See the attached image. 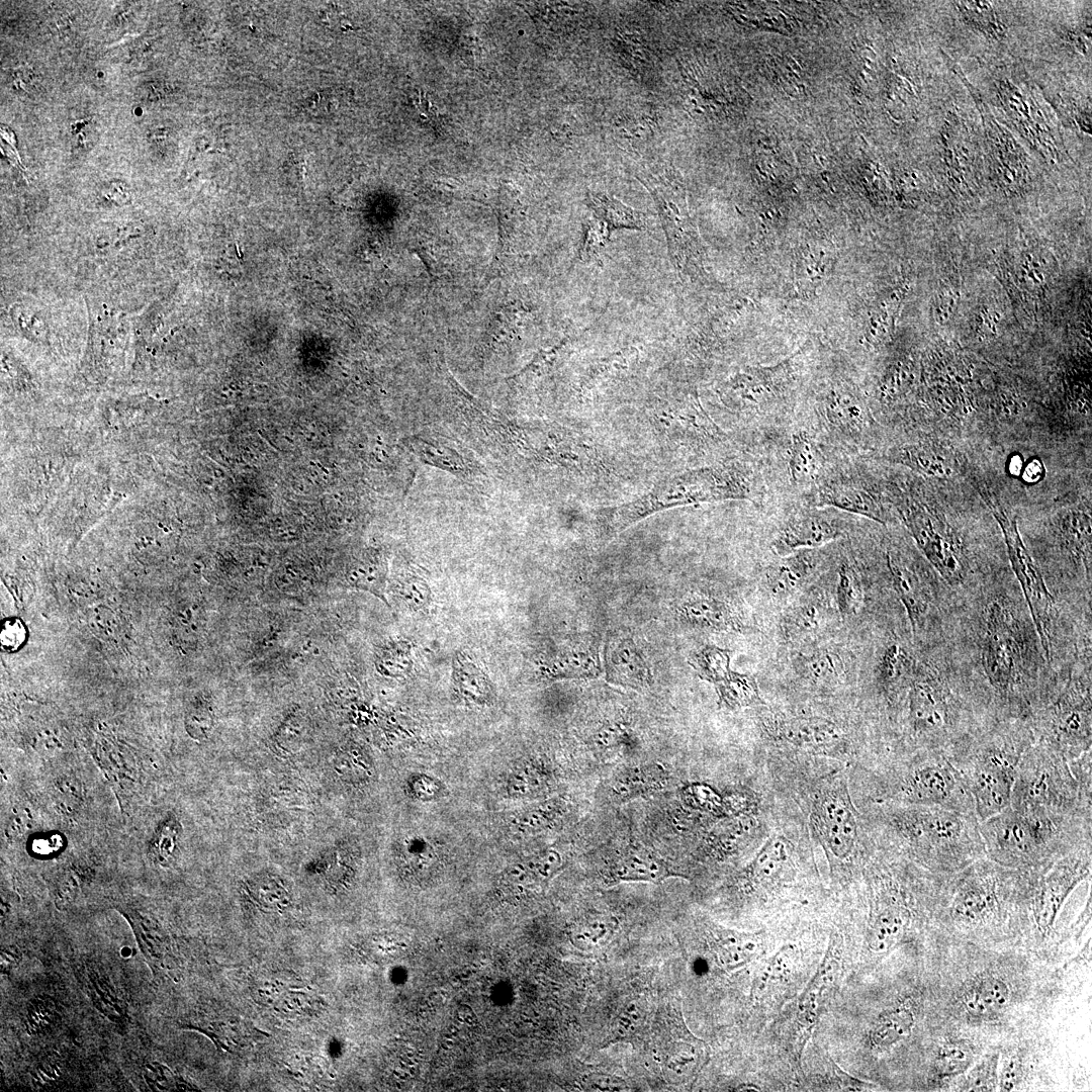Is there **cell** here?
Masks as SVG:
<instances>
[{
	"mask_svg": "<svg viewBox=\"0 0 1092 1092\" xmlns=\"http://www.w3.org/2000/svg\"><path fill=\"white\" fill-rule=\"evenodd\" d=\"M1042 472L1041 463L1037 459H1033L1023 468L1022 476L1026 482H1035L1041 477Z\"/></svg>",
	"mask_w": 1092,
	"mask_h": 1092,
	"instance_id": "9f6ffc18",
	"label": "cell"
},
{
	"mask_svg": "<svg viewBox=\"0 0 1092 1092\" xmlns=\"http://www.w3.org/2000/svg\"><path fill=\"white\" fill-rule=\"evenodd\" d=\"M912 666L908 653L899 643L893 642L886 646L878 666V678L888 695H893L906 676H910Z\"/></svg>",
	"mask_w": 1092,
	"mask_h": 1092,
	"instance_id": "b9f144b4",
	"label": "cell"
},
{
	"mask_svg": "<svg viewBox=\"0 0 1092 1092\" xmlns=\"http://www.w3.org/2000/svg\"><path fill=\"white\" fill-rule=\"evenodd\" d=\"M453 681L457 693L468 701L483 704L491 698L489 678L461 652L453 659Z\"/></svg>",
	"mask_w": 1092,
	"mask_h": 1092,
	"instance_id": "74e56055",
	"label": "cell"
},
{
	"mask_svg": "<svg viewBox=\"0 0 1092 1092\" xmlns=\"http://www.w3.org/2000/svg\"><path fill=\"white\" fill-rule=\"evenodd\" d=\"M790 861L789 843L782 836L769 838L749 863L748 880L760 887L779 883L787 873Z\"/></svg>",
	"mask_w": 1092,
	"mask_h": 1092,
	"instance_id": "1f68e13d",
	"label": "cell"
},
{
	"mask_svg": "<svg viewBox=\"0 0 1092 1092\" xmlns=\"http://www.w3.org/2000/svg\"><path fill=\"white\" fill-rule=\"evenodd\" d=\"M730 661V650L715 645H705L690 656L689 664L701 679L715 686L732 670Z\"/></svg>",
	"mask_w": 1092,
	"mask_h": 1092,
	"instance_id": "60d3db41",
	"label": "cell"
},
{
	"mask_svg": "<svg viewBox=\"0 0 1092 1092\" xmlns=\"http://www.w3.org/2000/svg\"><path fill=\"white\" fill-rule=\"evenodd\" d=\"M754 489L746 470L712 466L691 470L660 483L637 502L616 509L607 517V530L619 533L630 524L670 507L726 499H751Z\"/></svg>",
	"mask_w": 1092,
	"mask_h": 1092,
	"instance_id": "52a82bcc",
	"label": "cell"
},
{
	"mask_svg": "<svg viewBox=\"0 0 1092 1092\" xmlns=\"http://www.w3.org/2000/svg\"><path fill=\"white\" fill-rule=\"evenodd\" d=\"M834 617L826 596L820 589H809L786 610L781 628L788 641H811L827 631Z\"/></svg>",
	"mask_w": 1092,
	"mask_h": 1092,
	"instance_id": "d6986e66",
	"label": "cell"
},
{
	"mask_svg": "<svg viewBox=\"0 0 1092 1092\" xmlns=\"http://www.w3.org/2000/svg\"><path fill=\"white\" fill-rule=\"evenodd\" d=\"M979 491L1002 530L1011 567L1019 581L1042 649L1049 659L1056 620L1053 596L1021 540L1016 519L1010 516L989 489L981 486Z\"/></svg>",
	"mask_w": 1092,
	"mask_h": 1092,
	"instance_id": "9c48e42d",
	"label": "cell"
},
{
	"mask_svg": "<svg viewBox=\"0 0 1092 1092\" xmlns=\"http://www.w3.org/2000/svg\"><path fill=\"white\" fill-rule=\"evenodd\" d=\"M339 97L340 93L336 91L322 90L307 100L308 108L314 115L331 114L340 105Z\"/></svg>",
	"mask_w": 1092,
	"mask_h": 1092,
	"instance_id": "f5cc1de1",
	"label": "cell"
},
{
	"mask_svg": "<svg viewBox=\"0 0 1092 1092\" xmlns=\"http://www.w3.org/2000/svg\"><path fill=\"white\" fill-rule=\"evenodd\" d=\"M897 511L918 548L949 584L961 583L967 563L961 542L944 517L913 495L897 497Z\"/></svg>",
	"mask_w": 1092,
	"mask_h": 1092,
	"instance_id": "30bf717a",
	"label": "cell"
},
{
	"mask_svg": "<svg viewBox=\"0 0 1092 1092\" xmlns=\"http://www.w3.org/2000/svg\"><path fill=\"white\" fill-rule=\"evenodd\" d=\"M718 703L728 710L763 705L757 681L748 673L731 670L719 684L715 685Z\"/></svg>",
	"mask_w": 1092,
	"mask_h": 1092,
	"instance_id": "8d00e7d4",
	"label": "cell"
},
{
	"mask_svg": "<svg viewBox=\"0 0 1092 1092\" xmlns=\"http://www.w3.org/2000/svg\"><path fill=\"white\" fill-rule=\"evenodd\" d=\"M349 581L353 586L370 592L387 603L384 596L386 574L379 565L371 564L368 568L359 567L353 570L349 575Z\"/></svg>",
	"mask_w": 1092,
	"mask_h": 1092,
	"instance_id": "c3c4849f",
	"label": "cell"
},
{
	"mask_svg": "<svg viewBox=\"0 0 1092 1092\" xmlns=\"http://www.w3.org/2000/svg\"><path fill=\"white\" fill-rule=\"evenodd\" d=\"M819 562V554L814 549L782 556L765 570L763 587L769 597L778 601L793 597L811 579Z\"/></svg>",
	"mask_w": 1092,
	"mask_h": 1092,
	"instance_id": "44dd1931",
	"label": "cell"
},
{
	"mask_svg": "<svg viewBox=\"0 0 1092 1092\" xmlns=\"http://www.w3.org/2000/svg\"><path fill=\"white\" fill-rule=\"evenodd\" d=\"M863 604L862 582L851 562L841 561L836 583V608L841 619L856 615Z\"/></svg>",
	"mask_w": 1092,
	"mask_h": 1092,
	"instance_id": "f35d334b",
	"label": "cell"
},
{
	"mask_svg": "<svg viewBox=\"0 0 1092 1092\" xmlns=\"http://www.w3.org/2000/svg\"><path fill=\"white\" fill-rule=\"evenodd\" d=\"M1021 1065L1015 1056L1005 1057L998 1074L1000 1091H1011L1020 1082Z\"/></svg>",
	"mask_w": 1092,
	"mask_h": 1092,
	"instance_id": "816d5d0a",
	"label": "cell"
},
{
	"mask_svg": "<svg viewBox=\"0 0 1092 1092\" xmlns=\"http://www.w3.org/2000/svg\"><path fill=\"white\" fill-rule=\"evenodd\" d=\"M761 934L717 928L710 932V948L716 965L734 971L754 961L763 951Z\"/></svg>",
	"mask_w": 1092,
	"mask_h": 1092,
	"instance_id": "484cf974",
	"label": "cell"
},
{
	"mask_svg": "<svg viewBox=\"0 0 1092 1092\" xmlns=\"http://www.w3.org/2000/svg\"><path fill=\"white\" fill-rule=\"evenodd\" d=\"M876 890L868 929V947L874 953L890 950L912 922L913 899L893 877H883Z\"/></svg>",
	"mask_w": 1092,
	"mask_h": 1092,
	"instance_id": "5bb4252c",
	"label": "cell"
},
{
	"mask_svg": "<svg viewBox=\"0 0 1092 1092\" xmlns=\"http://www.w3.org/2000/svg\"><path fill=\"white\" fill-rule=\"evenodd\" d=\"M816 425L827 441L840 447H862L874 431V419L851 393L832 390L817 408Z\"/></svg>",
	"mask_w": 1092,
	"mask_h": 1092,
	"instance_id": "9a60e30c",
	"label": "cell"
},
{
	"mask_svg": "<svg viewBox=\"0 0 1092 1092\" xmlns=\"http://www.w3.org/2000/svg\"><path fill=\"white\" fill-rule=\"evenodd\" d=\"M801 951L795 943H786L760 966L752 984L751 1001L760 1009L780 1008L795 986Z\"/></svg>",
	"mask_w": 1092,
	"mask_h": 1092,
	"instance_id": "ac0fdd59",
	"label": "cell"
},
{
	"mask_svg": "<svg viewBox=\"0 0 1092 1092\" xmlns=\"http://www.w3.org/2000/svg\"><path fill=\"white\" fill-rule=\"evenodd\" d=\"M964 17L977 29L991 37H1000L1004 26L988 2L962 1L956 3Z\"/></svg>",
	"mask_w": 1092,
	"mask_h": 1092,
	"instance_id": "f6af8a7d",
	"label": "cell"
},
{
	"mask_svg": "<svg viewBox=\"0 0 1092 1092\" xmlns=\"http://www.w3.org/2000/svg\"><path fill=\"white\" fill-rule=\"evenodd\" d=\"M589 205L608 226L641 229L643 215L616 198L603 193H589Z\"/></svg>",
	"mask_w": 1092,
	"mask_h": 1092,
	"instance_id": "ab89813d",
	"label": "cell"
},
{
	"mask_svg": "<svg viewBox=\"0 0 1092 1092\" xmlns=\"http://www.w3.org/2000/svg\"><path fill=\"white\" fill-rule=\"evenodd\" d=\"M825 469L816 435L804 429L794 431L787 447V473L791 484L797 488L815 487Z\"/></svg>",
	"mask_w": 1092,
	"mask_h": 1092,
	"instance_id": "7402d4cb",
	"label": "cell"
},
{
	"mask_svg": "<svg viewBox=\"0 0 1092 1092\" xmlns=\"http://www.w3.org/2000/svg\"><path fill=\"white\" fill-rule=\"evenodd\" d=\"M909 754L879 777L874 788L877 798L975 814L960 771L943 753L919 750Z\"/></svg>",
	"mask_w": 1092,
	"mask_h": 1092,
	"instance_id": "8992f818",
	"label": "cell"
},
{
	"mask_svg": "<svg viewBox=\"0 0 1092 1092\" xmlns=\"http://www.w3.org/2000/svg\"><path fill=\"white\" fill-rule=\"evenodd\" d=\"M643 1008L640 1002H631L622 1010L614 1028L613 1040L629 1038L636 1033L643 1022Z\"/></svg>",
	"mask_w": 1092,
	"mask_h": 1092,
	"instance_id": "681fc988",
	"label": "cell"
},
{
	"mask_svg": "<svg viewBox=\"0 0 1092 1092\" xmlns=\"http://www.w3.org/2000/svg\"><path fill=\"white\" fill-rule=\"evenodd\" d=\"M875 820L889 845L930 868H963L985 856L975 814L893 803L882 807Z\"/></svg>",
	"mask_w": 1092,
	"mask_h": 1092,
	"instance_id": "6da1fadb",
	"label": "cell"
},
{
	"mask_svg": "<svg viewBox=\"0 0 1092 1092\" xmlns=\"http://www.w3.org/2000/svg\"><path fill=\"white\" fill-rule=\"evenodd\" d=\"M607 678L609 681L643 688L652 681L650 669L637 645L630 638L616 637L609 640L605 650Z\"/></svg>",
	"mask_w": 1092,
	"mask_h": 1092,
	"instance_id": "cb8c5ba5",
	"label": "cell"
},
{
	"mask_svg": "<svg viewBox=\"0 0 1092 1092\" xmlns=\"http://www.w3.org/2000/svg\"><path fill=\"white\" fill-rule=\"evenodd\" d=\"M842 949L841 936L833 933L821 963L797 999L794 1019L796 1059L801 1058L805 1043L835 994L842 972Z\"/></svg>",
	"mask_w": 1092,
	"mask_h": 1092,
	"instance_id": "7c38bea8",
	"label": "cell"
},
{
	"mask_svg": "<svg viewBox=\"0 0 1092 1092\" xmlns=\"http://www.w3.org/2000/svg\"><path fill=\"white\" fill-rule=\"evenodd\" d=\"M842 521L824 508L814 507L793 513L782 525L770 547L780 557L815 549L844 536Z\"/></svg>",
	"mask_w": 1092,
	"mask_h": 1092,
	"instance_id": "e0dca14e",
	"label": "cell"
},
{
	"mask_svg": "<svg viewBox=\"0 0 1092 1092\" xmlns=\"http://www.w3.org/2000/svg\"><path fill=\"white\" fill-rule=\"evenodd\" d=\"M56 839H58L56 836L39 838V839L35 840V844L33 845L32 849L35 852L41 853V854L51 853L52 851H55L59 847L58 844H54V843L51 844V842L55 841Z\"/></svg>",
	"mask_w": 1092,
	"mask_h": 1092,
	"instance_id": "6f0895ef",
	"label": "cell"
},
{
	"mask_svg": "<svg viewBox=\"0 0 1092 1092\" xmlns=\"http://www.w3.org/2000/svg\"><path fill=\"white\" fill-rule=\"evenodd\" d=\"M999 1054H991L982 1059L966 1077L961 1090L994 1091L998 1088Z\"/></svg>",
	"mask_w": 1092,
	"mask_h": 1092,
	"instance_id": "bcb514c9",
	"label": "cell"
},
{
	"mask_svg": "<svg viewBox=\"0 0 1092 1092\" xmlns=\"http://www.w3.org/2000/svg\"><path fill=\"white\" fill-rule=\"evenodd\" d=\"M1025 720L992 723L952 761L981 823L1010 806L1018 764L1035 742Z\"/></svg>",
	"mask_w": 1092,
	"mask_h": 1092,
	"instance_id": "3957f363",
	"label": "cell"
},
{
	"mask_svg": "<svg viewBox=\"0 0 1092 1092\" xmlns=\"http://www.w3.org/2000/svg\"><path fill=\"white\" fill-rule=\"evenodd\" d=\"M672 876L677 874L662 858L640 847L630 848L611 868L615 881L659 883Z\"/></svg>",
	"mask_w": 1092,
	"mask_h": 1092,
	"instance_id": "83f0119b",
	"label": "cell"
},
{
	"mask_svg": "<svg viewBox=\"0 0 1092 1092\" xmlns=\"http://www.w3.org/2000/svg\"><path fill=\"white\" fill-rule=\"evenodd\" d=\"M889 459L930 476H949L953 470V461L934 444H906L890 450Z\"/></svg>",
	"mask_w": 1092,
	"mask_h": 1092,
	"instance_id": "4dcf8cb0",
	"label": "cell"
},
{
	"mask_svg": "<svg viewBox=\"0 0 1092 1092\" xmlns=\"http://www.w3.org/2000/svg\"><path fill=\"white\" fill-rule=\"evenodd\" d=\"M815 507L838 509L886 524L890 514L880 492L842 471L825 469L815 486Z\"/></svg>",
	"mask_w": 1092,
	"mask_h": 1092,
	"instance_id": "2e32d148",
	"label": "cell"
},
{
	"mask_svg": "<svg viewBox=\"0 0 1092 1092\" xmlns=\"http://www.w3.org/2000/svg\"><path fill=\"white\" fill-rule=\"evenodd\" d=\"M812 825L826 849L835 857L848 858L858 841L856 813L846 785L836 779L817 797Z\"/></svg>",
	"mask_w": 1092,
	"mask_h": 1092,
	"instance_id": "4fadbf2b",
	"label": "cell"
},
{
	"mask_svg": "<svg viewBox=\"0 0 1092 1092\" xmlns=\"http://www.w3.org/2000/svg\"><path fill=\"white\" fill-rule=\"evenodd\" d=\"M1091 873V845L1079 847L1041 870L1032 894V915L1038 930L1048 934L1072 891Z\"/></svg>",
	"mask_w": 1092,
	"mask_h": 1092,
	"instance_id": "8fae6325",
	"label": "cell"
},
{
	"mask_svg": "<svg viewBox=\"0 0 1092 1092\" xmlns=\"http://www.w3.org/2000/svg\"><path fill=\"white\" fill-rule=\"evenodd\" d=\"M401 595L413 608L422 610L427 608L430 602V589L421 577H410L402 584Z\"/></svg>",
	"mask_w": 1092,
	"mask_h": 1092,
	"instance_id": "f907efd6",
	"label": "cell"
},
{
	"mask_svg": "<svg viewBox=\"0 0 1092 1092\" xmlns=\"http://www.w3.org/2000/svg\"><path fill=\"white\" fill-rule=\"evenodd\" d=\"M118 910L130 923L140 947L152 968H162L169 948L159 924L132 907L120 906Z\"/></svg>",
	"mask_w": 1092,
	"mask_h": 1092,
	"instance_id": "d590c367",
	"label": "cell"
},
{
	"mask_svg": "<svg viewBox=\"0 0 1092 1092\" xmlns=\"http://www.w3.org/2000/svg\"><path fill=\"white\" fill-rule=\"evenodd\" d=\"M584 1082L592 1091H621L626 1087L623 1080L608 1074H589Z\"/></svg>",
	"mask_w": 1092,
	"mask_h": 1092,
	"instance_id": "11a10c76",
	"label": "cell"
},
{
	"mask_svg": "<svg viewBox=\"0 0 1092 1092\" xmlns=\"http://www.w3.org/2000/svg\"><path fill=\"white\" fill-rule=\"evenodd\" d=\"M618 927L616 917L607 914L592 915L572 930L573 943L581 949L592 950L605 945Z\"/></svg>",
	"mask_w": 1092,
	"mask_h": 1092,
	"instance_id": "7bdbcfd3",
	"label": "cell"
},
{
	"mask_svg": "<svg viewBox=\"0 0 1092 1092\" xmlns=\"http://www.w3.org/2000/svg\"><path fill=\"white\" fill-rule=\"evenodd\" d=\"M778 735L787 743L804 750L830 753L845 742L842 729L833 721L815 716H799L783 720Z\"/></svg>",
	"mask_w": 1092,
	"mask_h": 1092,
	"instance_id": "ffe728a7",
	"label": "cell"
},
{
	"mask_svg": "<svg viewBox=\"0 0 1092 1092\" xmlns=\"http://www.w3.org/2000/svg\"><path fill=\"white\" fill-rule=\"evenodd\" d=\"M1092 819L1057 820L1010 806L980 823L985 856L1001 866L1039 872L1063 855L1092 845Z\"/></svg>",
	"mask_w": 1092,
	"mask_h": 1092,
	"instance_id": "7a4b0ae2",
	"label": "cell"
},
{
	"mask_svg": "<svg viewBox=\"0 0 1092 1092\" xmlns=\"http://www.w3.org/2000/svg\"><path fill=\"white\" fill-rule=\"evenodd\" d=\"M1023 627L1003 600L989 602L981 616L980 650L985 675L1007 717H1030L1036 700L1027 686Z\"/></svg>",
	"mask_w": 1092,
	"mask_h": 1092,
	"instance_id": "277c9868",
	"label": "cell"
},
{
	"mask_svg": "<svg viewBox=\"0 0 1092 1092\" xmlns=\"http://www.w3.org/2000/svg\"><path fill=\"white\" fill-rule=\"evenodd\" d=\"M178 829L179 825L173 817L159 826L149 846L153 860L160 864L168 863L176 847Z\"/></svg>",
	"mask_w": 1092,
	"mask_h": 1092,
	"instance_id": "7dc6e473",
	"label": "cell"
},
{
	"mask_svg": "<svg viewBox=\"0 0 1092 1092\" xmlns=\"http://www.w3.org/2000/svg\"><path fill=\"white\" fill-rule=\"evenodd\" d=\"M667 780L659 765L629 768L618 774L610 785V795L616 802H626L642 794L662 788Z\"/></svg>",
	"mask_w": 1092,
	"mask_h": 1092,
	"instance_id": "836d02e7",
	"label": "cell"
},
{
	"mask_svg": "<svg viewBox=\"0 0 1092 1092\" xmlns=\"http://www.w3.org/2000/svg\"><path fill=\"white\" fill-rule=\"evenodd\" d=\"M1010 990L1004 980L995 975L980 976L963 993V1004L974 1018L991 1019L1006 1008Z\"/></svg>",
	"mask_w": 1092,
	"mask_h": 1092,
	"instance_id": "4316f807",
	"label": "cell"
},
{
	"mask_svg": "<svg viewBox=\"0 0 1092 1092\" xmlns=\"http://www.w3.org/2000/svg\"><path fill=\"white\" fill-rule=\"evenodd\" d=\"M540 670L549 678H593L602 668L595 652L576 647L559 651L543 661Z\"/></svg>",
	"mask_w": 1092,
	"mask_h": 1092,
	"instance_id": "d6a6232c",
	"label": "cell"
},
{
	"mask_svg": "<svg viewBox=\"0 0 1092 1092\" xmlns=\"http://www.w3.org/2000/svg\"><path fill=\"white\" fill-rule=\"evenodd\" d=\"M887 565L894 589L907 613L915 634L929 612V593L917 572L897 553H887Z\"/></svg>",
	"mask_w": 1092,
	"mask_h": 1092,
	"instance_id": "603a6c76",
	"label": "cell"
},
{
	"mask_svg": "<svg viewBox=\"0 0 1092 1092\" xmlns=\"http://www.w3.org/2000/svg\"><path fill=\"white\" fill-rule=\"evenodd\" d=\"M973 1063V1052L966 1043L947 1041L937 1051L934 1071L939 1078H952L966 1073Z\"/></svg>",
	"mask_w": 1092,
	"mask_h": 1092,
	"instance_id": "ee69618b",
	"label": "cell"
},
{
	"mask_svg": "<svg viewBox=\"0 0 1092 1092\" xmlns=\"http://www.w3.org/2000/svg\"><path fill=\"white\" fill-rule=\"evenodd\" d=\"M679 619L694 627L715 631H740L743 622L728 602L707 594H694L684 600L678 608Z\"/></svg>",
	"mask_w": 1092,
	"mask_h": 1092,
	"instance_id": "d4e9b609",
	"label": "cell"
},
{
	"mask_svg": "<svg viewBox=\"0 0 1092 1092\" xmlns=\"http://www.w3.org/2000/svg\"><path fill=\"white\" fill-rule=\"evenodd\" d=\"M25 638V629L21 622L17 620H10L3 624L1 632V644L5 649H15L19 647Z\"/></svg>",
	"mask_w": 1092,
	"mask_h": 1092,
	"instance_id": "db71d44e",
	"label": "cell"
},
{
	"mask_svg": "<svg viewBox=\"0 0 1092 1092\" xmlns=\"http://www.w3.org/2000/svg\"><path fill=\"white\" fill-rule=\"evenodd\" d=\"M1035 742L1068 761L1091 749V685L1072 679L1030 716Z\"/></svg>",
	"mask_w": 1092,
	"mask_h": 1092,
	"instance_id": "ba28073f",
	"label": "cell"
},
{
	"mask_svg": "<svg viewBox=\"0 0 1092 1092\" xmlns=\"http://www.w3.org/2000/svg\"><path fill=\"white\" fill-rule=\"evenodd\" d=\"M1059 538L1063 547L1075 558L1088 563L1091 558V518L1087 510L1072 509L1058 520Z\"/></svg>",
	"mask_w": 1092,
	"mask_h": 1092,
	"instance_id": "e575fe53",
	"label": "cell"
},
{
	"mask_svg": "<svg viewBox=\"0 0 1092 1092\" xmlns=\"http://www.w3.org/2000/svg\"><path fill=\"white\" fill-rule=\"evenodd\" d=\"M796 673L809 684L830 686L838 684L845 673V664L838 652L820 647L797 655Z\"/></svg>",
	"mask_w": 1092,
	"mask_h": 1092,
	"instance_id": "f1b7e54d",
	"label": "cell"
},
{
	"mask_svg": "<svg viewBox=\"0 0 1092 1092\" xmlns=\"http://www.w3.org/2000/svg\"><path fill=\"white\" fill-rule=\"evenodd\" d=\"M1010 807L1052 819H1092L1091 791L1080 786L1070 762L1034 742L1017 767Z\"/></svg>",
	"mask_w": 1092,
	"mask_h": 1092,
	"instance_id": "5b68a950",
	"label": "cell"
},
{
	"mask_svg": "<svg viewBox=\"0 0 1092 1092\" xmlns=\"http://www.w3.org/2000/svg\"><path fill=\"white\" fill-rule=\"evenodd\" d=\"M914 1024L912 1008L908 1004H899L879 1014L869 1030L868 1042L875 1051L889 1050L908 1037Z\"/></svg>",
	"mask_w": 1092,
	"mask_h": 1092,
	"instance_id": "f546056e",
	"label": "cell"
}]
</instances>
